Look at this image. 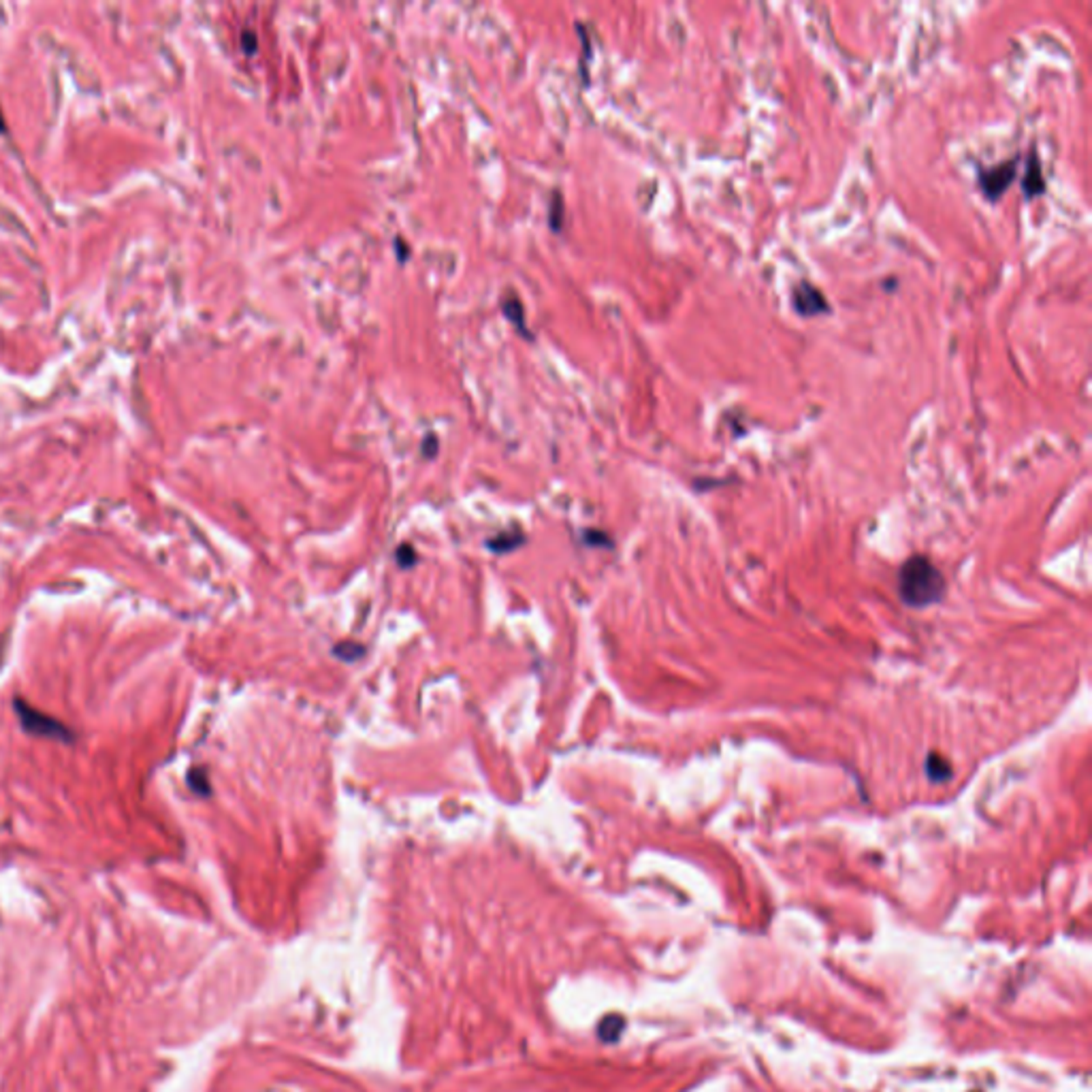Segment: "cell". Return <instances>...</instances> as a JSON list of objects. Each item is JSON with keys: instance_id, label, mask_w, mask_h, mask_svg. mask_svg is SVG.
<instances>
[{"instance_id": "2", "label": "cell", "mask_w": 1092, "mask_h": 1092, "mask_svg": "<svg viewBox=\"0 0 1092 1092\" xmlns=\"http://www.w3.org/2000/svg\"><path fill=\"white\" fill-rule=\"evenodd\" d=\"M13 709H16V715L20 719L24 732H28L30 736H39V738L60 740V743L66 745H71L75 740V734L71 732V728H66L63 721L32 709L30 704H26L20 698L13 700Z\"/></svg>"}, {"instance_id": "7", "label": "cell", "mask_w": 1092, "mask_h": 1092, "mask_svg": "<svg viewBox=\"0 0 1092 1092\" xmlns=\"http://www.w3.org/2000/svg\"><path fill=\"white\" fill-rule=\"evenodd\" d=\"M188 783H190V787H192V792H197L199 796H207V792H210V787H207V779L203 777L201 771H190Z\"/></svg>"}, {"instance_id": "4", "label": "cell", "mask_w": 1092, "mask_h": 1092, "mask_svg": "<svg viewBox=\"0 0 1092 1092\" xmlns=\"http://www.w3.org/2000/svg\"><path fill=\"white\" fill-rule=\"evenodd\" d=\"M792 306H794L796 314L802 318H815L830 312V303L826 299V294L809 282L796 284L794 291H792Z\"/></svg>"}, {"instance_id": "1", "label": "cell", "mask_w": 1092, "mask_h": 1092, "mask_svg": "<svg viewBox=\"0 0 1092 1092\" xmlns=\"http://www.w3.org/2000/svg\"><path fill=\"white\" fill-rule=\"evenodd\" d=\"M899 593L907 606L924 609L941 600L946 593V578L928 557L913 555L899 572Z\"/></svg>"}, {"instance_id": "5", "label": "cell", "mask_w": 1092, "mask_h": 1092, "mask_svg": "<svg viewBox=\"0 0 1092 1092\" xmlns=\"http://www.w3.org/2000/svg\"><path fill=\"white\" fill-rule=\"evenodd\" d=\"M1022 192H1024V197H1027V201H1033V199L1041 197V194L1046 192V179H1043L1041 160H1039L1037 152L1035 150H1030V154L1027 158V167H1024Z\"/></svg>"}, {"instance_id": "6", "label": "cell", "mask_w": 1092, "mask_h": 1092, "mask_svg": "<svg viewBox=\"0 0 1092 1092\" xmlns=\"http://www.w3.org/2000/svg\"><path fill=\"white\" fill-rule=\"evenodd\" d=\"M926 772H928V777L933 781H947L952 777V766L943 758L930 756L928 762H926Z\"/></svg>"}, {"instance_id": "3", "label": "cell", "mask_w": 1092, "mask_h": 1092, "mask_svg": "<svg viewBox=\"0 0 1092 1092\" xmlns=\"http://www.w3.org/2000/svg\"><path fill=\"white\" fill-rule=\"evenodd\" d=\"M1018 163L1020 158H1011V160H1003V163L994 165L990 169H981L980 171V188L981 192L986 194V199H990L992 203L999 201L1005 192H1008L1011 184H1014L1015 175H1018Z\"/></svg>"}]
</instances>
